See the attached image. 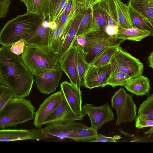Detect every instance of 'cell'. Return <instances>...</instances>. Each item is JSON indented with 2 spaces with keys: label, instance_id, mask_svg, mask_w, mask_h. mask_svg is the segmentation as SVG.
I'll return each mask as SVG.
<instances>
[{
  "label": "cell",
  "instance_id": "836d02e7",
  "mask_svg": "<svg viewBox=\"0 0 153 153\" xmlns=\"http://www.w3.org/2000/svg\"><path fill=\"white\" fill-rule=\"evenodd\" d=\"M135 119V127L138 129L153 126V120L149 119L143 115L138 114Z\"/></svg>",
  "mask_w": 153,
  "mask_h": 153
},
{
  "label": "cell",
  "instance_id": "cb8c5ba5",
  "mask_svg": "<svg viewBox=\"0 0 153 153\" xmlns=\"http://www.w3.org/2000/svg\"><path fill=\"white\" fill-rule=\"evenodd\" d=\"M118 25L124 28L133 27L130 16L128 6L120 0H114Z\"/></svg>",
  "mask_w": 153,
  "mask_h": 153
},
{
  "label": "cell",
  "instance_id": "d4e9b609",
  "mask_svg": "<svg viewBox=\"0 0 153 153\" xmlns=\"http://www.w3.org/2000/svg\"><path fill=\"white\" fill-rule=\"evenodd\" d=\"M131 20L133 27L140 29L149 31L153 33V25L144 17L128 4Z\"/></svg>",
  "mask_w": 153,
  "mask_h": 153
},
{
  "label": "cell",
  "instance_id": "d6a6232c",
  "mask_svg": "<svg viewBox=\"0 0 153 153\" xmlns=\"http://www.w3.org/2000/svg\"><path fill=\"white\" fill-rule=\"evenodd\" d=\"M12 97L13 94L6 86L0 85V111L7 102Z\"/></svg>",
  "mask_w": 153,
  "mask_h": 153
},
{
  "label": "cell",
  "instance_id": "30bf717a",
  "mask_svg": "<svg viewBox=\"0 0 153 153\" xmlns=\"http://www.w3.org/2000/svg\"><path fill=\"white\" fill-rule=\"evenodd\" d=\"M51 136L43 133L42 128L0 129V142H10L25 140H46Z\"/></svg>",
  "mask_w": 153,
  "mask_h": 153
},
{
  "label": "cell",
  "instance_id": "8fae6325",
  "mask_svg": "<svg viewBox=\"0 0 153 153\" xmlns=\"http://www.w3.org/2000/svg\"><path fill=\"white\" fill-rule=\"evenodd\" d=\"M111 74L110 64L101 67L89 65L83 77V85L90 89L104 87L107 85Z\"/></svg>",
  "mask_w": 153,
  "mask_h": 153
},
{
  "label": "cell",
  "instance_id": "60d3db41",
  "mask_svg": "<svg viewBox=\"0 0 153 153\" xmlns=\"http://www.w3.org/2000/svg\"><path fill=\"white\" fill-rule=\"evenodd\" d=\"M118 30V25L109 26L108 25L105 28L104 31L108 35L114 36Z\"/></svg>",
  "mask_w": 153,
  "mask_h": 153
},
{
  "label": "cell",
  "instance_id": "ba28073f",
  "mask_svg": "<svg viewBox=\"0 0 153 153\" xmlns=\"http://www.w3.org/2000/svg\"><path fill=\"white\" fill-rule=\"evenodd\" d=\"M86 125L76 121L48 124L42 128L44 133L61 139L68 138L76 142H83L85 135Z\"/></svg>",
  "mask_w": 153,
  "mask_h": 153
},
{
  "label": "cell",
  "instance_id": "484cf974",
  "mask_svg": "<svg viewBox=\"0 0 153 153\" xmlns=\"http://www.w3.org/2000/svg\"><path fill=\"white\" fill-rule=\"evenodd\" d=\"M51 0H32L26 5L27 12L42 14L45 19L49 16Z\"/></svg>",
  "mask_w": 153,
  "mask_h": 153
},
{
  "label": "cell",
  "instance_id": "5bb4252c",
  "mask_svg": "<svg viewBox=\"0 0 153 153\" xmlns=\"http://www.w3.org/2000/svg\"><path fill=\"white\" fill-rule=\"evenodd\" d=\"M87 8L84 5H81L71 19L67 33L59 53L60 62L73 44L80 23Z\"/></svg>",
  "mask_w": 153,
  "mask_h": 153
},
{
  "label": "cell",
  "instance_id": "ac0fdd59",
  "mask_svg": "<svg viewBox=\"0 0 153 153\" xmlns=\"http://www.w3.org/2000/svg\"><path fill=\"white\" fill-rule=\"evenodd\" d=\"M92 23L90 31H103L108 25L105 1H100L91 7Z\"/></svg>",
  "mask_w": 153,
  "mask_h": 153
},
{
  "label": "cell",
  "instance_id": "e0dca14e",
  "mask_svg": "<svg viewBox=\"0 0 153 153\" xmlns=\"http://www.w3.org/2000/svg\"><path fill=\"white\" fill-rule=\"evenodd\" d=\"M60 88L72 111L78 115L85 116L82 110V91L80 89L67 81L63 82L60 84Z\"/></svg>",
  "mask_w": 153,
  "mask_h": 153
},
{
  "label": "cell",
  "instance_id": "74e56055",
  "mask_svg": "<svg viewBox=\"0 0 153 153\" xmlns=\"http://www.w3.org/2000/svg\"><path fill=\"white\" fill-rule=\"evenodd\" d=\"M62 0H51L49 13V22L53 21L58 6Z\"/></svg>",
  "mask_w": 153,
  "mask_h": 153
},
{
  "label": "cell",
  "instance_id": "8d00e7d4",
  "mask_svg": "<svg viewBox=\"0 0 153 153\" xmlns=\"http://www.w3.org/2000/svg\"><path fill=\"white\" fill-rule=\"evenodd\" d=\"M11 3L10 0H0V19L6 16Z\"/></svg>",
  "mask_w": 153,
  "mask_h": 153
},
{
  "label": "cell",
  "instance_id": "681fc988",
  "mask_svg": "<svg viewBox=\"0 0 153 153\" xmlns=\"http://www.w3.org/2000/svg\"><path fill=\"white\" fill-rule=\"evenodd\" d=\"M137 0H131L130 1H137Z\"/></svg>",
  "mask_w": 153,
  "mask_h": 153
},
{
  "label": "cell",
  "instance_id": "ab89813d",
  "mask_svg": "<svg viewBox=\"0 0 153 153\" xmlns=\"http://www.w3.org/2000/svg\"><path fill=\"white\" fill-rule=\"evenodd\" d=\"M70 20H68V17L63 12L55 21L57 24V27H62L65 26Z\"/></svg>",
  "mask_w": 153,
  "mask_h": 153
},
{
  "label": "cell",
  "instance_id": "4316f807",
  "mask_svg": "<svg viewBox=\"0 0 153 153\" xmlns=\"http://www.w3.org/2000/svg\"><path fill=\"white\" fill-rule=\"evenodd\" d=\"M119 47H110L105 49L96 56L89 65L101 67L110 64L112 57Z\"/></svg>",
  "mask_w": 153,
  "mask_h": 153
},
{
  "label": "cell",
  "instance_id": "816d5d0a",
  "mask_svg": "<svg viewBox=\"0 0 153 153\" xmlns=\"http://www.w3.org/2000/svg\"><path fill=\"white\" fill-rule=\"evenodd\" d=\"M131 0H128V1H131Z\"/></svg>",
  "mask_w": 153,
  "mask_h": 153
},
{
  "label": "cell",
  "instance_id": "bcb514c9",
  "mask_svg": "<svg viewBox=\"0 0 153 153\" xmlns=\"http://www.w3.org/2000/svg\"><path fill=\"white\" fill-rule=\"evenodd\" d=\"M150 129L144 133L145 134H149V136H151L153 134V126L150 127Z\"/></svg>",
  "mask_w": 153,
  "mask_h": 153
},
{
  "label": "cell",
  "instance_id": "7402d4cb",
  "mask_svg": "<svg viewBox=\"0 0 153 153\" xmlns=\"http://www.w3.org/2000/svg\"><path fill=\"white\" fill-rule=\"evenodd\" d=\"M69 22L62 27L51 29L48 47L57 53H59L67 33Z\"/></svg>",
  "mask_w": 153,
  "mask_h": 153
},
{
  "label": "cell",
  "instance_id": "9a60e30c",
  "mask_svg": "<svg viewBox=\"0 0 153 153\" xmlns=\"http://www.w3.org/2000/svg\"><path fill=\"white\" fill-rule=\"evenodd\" d=\"M85 116L75 113L71 109L63 95L61 103L45 120L44 124L81 121L83 120Z\"/></svg>",
  "mask_w": 153,
  "mask_h": 153
},
{
  "label": "cell",
  "instance_id": "ffe728a7",
  "mask_svg": "<svg viewBox=\"0 0 153 153\" xmlns=\"http://www.w3.org/2000/svg\"><path fill=\"white\" fill-rule=\"evenodd\" d=\"M125 87L128 91L139 96L149 94L151 89L149 79L142 75L131 79Z\"/></svg>",
  "mask_w": 153,
  "mask_h": 153
},
{
  "label": "cell",
  "instance_id": "5b68a950",
  "mask_svg": "<svg viewBox=\"0 0 153 153\" xmlns=\"http://www.w3.org/2000/svg\"><path fill=\"white\" fill-rule=\"evenodd\" d=\"M85 34L87 42L83 48L85 59L89 65L104 50L110 47L120 46L125 41L109 36L103 31H90Z\"/></svg>",
  "mask_w": 153,
  "mask_h": 153
},
{
  "label": "cell",
  "instance_id": "7dc6e473",
  "mask_svg": "<svg viewBox=\"0 0 153 153\" xmlns=\"http://www.w3.org/2000/svg\"><path fill=\"white\" fill-rule=\"evenodd\" d=\"M75 1L81 5H84L85 0H75Z\"/></svg>",
  "mask_w": 153,
  "mask_h": 153
},
{
  "label": "cell",
  "instance_id": "d590c367",
  "mask_svg": "<svg viewBox=\"0 0 153 153\" xmlns=\"http://www.w3.org/2000/svg\"><path fill=\"white\" fill-rule=\"evenodd\" d=\"M120 138V136L116 135L114 137H108L104 136L101 134H99L94 139L90 141V142H114L116 140Z\"/></svg>",
  "mask_w": 153,
  "mask_h": 153
},
{
  "label": "cell",
  "instance_id": "603a6c76",
  "mask_svg": "<svg viewBox=\"0 0 153 153\" xmlns=\"http://www.w3.org/2000/svg\"><path fill=\"white\" fill-rule=\"evenodd\" d=\"M128 4L153 25V0L128 1Z\"/></svg>",
  "mask_w": 153,
  "mask_h": 153
},
{
  "label": "cell",
  "instance_id": "6da1fadb",
  "mask_svg": "<svg viewBox=\"0 0 153 153\" xmlns=\"http://www.w3.org/2000/svg\"><path fill=\"white\" fill-rule=\"evenodd\" d=\"M10 47L0 48V83L10 89L13 97L25 98L30 93L34 75L21 56L12 52Z\"/></svg>",
  "mask_w": 153,
  "mask_h": 153
},
{
  "label": "cell",
  "instance_id": "3957f363",
  "mask_svg": "<svg viewBox=\"0 0 153 153\" xmlns=\"http://www.w3.org/2000/svg\"><path fill=\"white\" fill-rule=\"evenodd\" d=\"M21 56L26 66L35 76L60 67L59 54L49 47L26 45Z\"/></svg>",
  "mask_w": 153,
  "mask_h": 153
},
{
  "label": "cell",
  "instance_id": "4dcf8cb0",
  "mask_svg": "<svg viewBox=\"0 0 153 153\" xmlns=\"http://www.w3.org/2000/svg\"><path fill=\"white\" fill-rule=\"evenodd\" d=\"M138 114L153 120V94L149 95L145 101L140 105L138 110Z\"/></svg>",
  "mask_w": 153,
  "mask_h": 153
},
{
  "label": "cell",
  "instance_id": "8992f818",
  "mask_svg": "<svg viewBox=\"0 0 153 153\" xmlns=\"http://www.w3.org/2000/svg\"><path fill=\"white\" fill-rule=\"evenodd\" d=\"M111 105L117 113L115 124L132 122L137 116V106L131 94L126 93L123 88L116 91L111 99Z\"/></svg>",
  "mask_w": 153,
  "mask_h": 153
},
{
  "label": "cell",
  "instance_id": "2e32d148",
  "mask_svg": "<svg viewBox=\"0 0 153 153\" xmlns=\"http://www.w3.org/2000/svg\"><path fill=\"white\" fill-rule=\"evenodd\" d=\"M76 50L73 43L60 63V67L68 76L71 83L80 89L82 86L77 68Z\"/></svg>",
  "mask_w": 153,
  "mask_h": 153
},
{
  "label": "cell",
  "instance_id": "d6986e66",
  "mask_svg": "<svg viewBox=\"0 0 153 153\" xmlns=\"http://www.w3.org/2000/svg\"><path fill=\"white\" fill-rule=\"evenodd\" d=\"M48 17L44 20L33 35L25 42L26 45L48 47L51 29Z\"/></svg>",
  "mask_w": 153,
  "mask_h": 153
},
{
  "label": "cell",
  "instance_id": "7a4b0ae2",
  "mask_svg": "<svg viewBox=\"0 0 153 153\" xmlns=\"http://www.w3.org/2000/svg\"><path fill=\"white\" fill-rule=\"evenodd\" d=\"M45 19L40 13L27 12L9 20L0 31V44L10 47L19 40L26 41L33 35Z\"/></svg>",
  "mask_w": 153,
  "mask_h": 153
},
{
  "label": "cell",
  "instance_id": "f6af8a7d",
  "mask_svg": "<svg viewBox=\"0 0 153 153\" xmlns=\"http://www.w3.org/2000/svg\"><path fill=\"white\" fill-rule=\"evenodd\" d=\"M57 24L55 21H52L49 22V27L51 30H53L57 27Z\"/></svg>",
  "mask_w": 153,
  "mask_h": 153
},
{
  "label": "cell",
  "instance_id": "1f68e13d",
  "mask_svg": "<svg viewBox=\"0 0 153 153\" xmlns=\"http://www.w3.org/2000/svg\"><path fill=\"white\" fill-rule=\"evenodd\" d=\"M107 5L108 25H118L117 16L114 0H106Z\"/></svg>",
  "mask_w": 153,
  "mask_h": 153
},
{
  "label": "cell",
  "instance_id": "7c38bea8",
  "mask_svg": "<svg viewBox=\"0 0 153 153\" xmlns=\"http://www.w3.org/2000/svg\"><path fill=\"white\" fill-rule=\"evenodd\" d=\"M63 96L60 90L45 99L35 112L33 124L36 128H42L45 120L59 105Z\"/></svg>",
  "mask_w": 153,
  "mask_h": 153
},
{
  "label": "cell",
  "instance_id": "e575fe53",
  "mask_svg": "<svg viewBox=\"0 0 153 153\" xmlns=\"http://www.w3.org/2000/svg\"><path fill=\"white\" fill-rule=\"evenodd\" d=\"M26 45L25 41L21 40L13 44L10 47V49L13 53L19 55L24 52Z\"/></svg>",
  "mask_w": 153,
  "mask_h": 153
},
{
  "label": "cell",
  "instance_id": "4fadbf2b",
  "mask_svg": "<svg viewBox=\"0 0 153 153\" xmlns=\"http://www.w3.org/2000/svg\"><path fill=\"white\" fill-rule=\"evenodd\" d=\"M62 71L59 67L36 76V85L39 91L47 94L53 92L61 78Z\"/></svg>",
  "mask_w": 153,
  "mask_h": 153
},
{
  "label": "cell",
  "instance_id": "f546056e",
  "mask_svg": "<svg viewBox=\"0 0 153 153\" xmlns=\"http://www.w3.org/2000/svg\"><path fill=\"white\" fill-rule=\"evenodd\" d=\"M92 23L91 7L87 9L79 24L76 37L86 34L90 31Z\"/></svg>",
  "mask_w": 153,
  "mask_h": 153
},
{
  "label": "cell",
  "instance_id": "9c48e42d",
  "mask_svg": "<svg viewBox=\"0 0 153 153\" xmlns=\"http://www.w3.org/2000/svg\"><path fill=\"white\" fill-rule=\"evenodd\" d=\"M82 110L84 114L89 116L91 127L97 131L105 124L114 119L112 110L108 103L99 106L86 103L82 108Z\"/></svg>",
  "mask_w": 153,
  "mask_h": 153
},
{
  "label": "cell",
  "instance_id": "7bdbcfd3",
  "mask_svg": "<svg viewBox=\"0 0 153 153\" xmlns=\"http://www.w3.org/2000/svg\"><path fill=\"white\" fill-rule=\"evenodd\" d=\"M100 1V0H85L84 5L86 8H88L91 7Z\"/></svg>",
  "mask_w": 153,
  "mask_h": 153
},
{
  "label": "cell",
  "instance_id": "f907efd6",
  "mask_svg": "<svg viewBox=\"0 0 153 153\" xmlns=\"http://www.w3.org/2000/svg\"><path fill=\"white\" fill-rule=\"evenodd\" d=\"M106 0H100V1H105Z\"/></svg>",
  "mask_w": 153,
  "mask_h": 153
},
{
  "label": "cell",
  "instance_id": "44dd1931",
  "mask_svg": "<svg viewBox=\"0 0 153 153\" xmlns=\"http://www.w3.org/2000/svg\"><path fill=\"white\" fill-rule=\"evenodd\" d=\"M117 25V31L114 36L117 39L140 41L143 39L153 35V33L150 31L141 30L134 27L124 28Z\"/></svg>",
  "mask_w": 153,
  "mask_h": 153
},
{
  "label": "cell",
  "instance_id": "277c9868",
  "mask_svg": "<svg viewBox=\"0 0 153 153\" xmlns=\"http://www.w3.org/2000/svg\"><path fill=\"white\" fill-rule=\"evenodd\" d=\"M35 107L30 100L11 98L0 111V129L13 127L33 119Z\"/></svg>",
  "mask_w": 153,
  "mask_h": 153
},
{
  "label": "cell",
  "instance_id": "83f0119b",
  "mask_svg": "<svg viewBox=\"0 0 153 153\" xmlns=\"http://www.w3.org/2000/svg\"><path fill=\"white\" fill-rule=\"evenodd\" d=\"M76 50V62L78 72L82 86L83 85V79L85 72L89 65L85 58L83 48L74 42Z\"/></svg>",
  "mask_w": 153,
  "mask_h": 153
},
{
  "label": "cell",
  "instance_id": "b9f144b4",
  "mask_svg": "<svg viewBox=\"0 0 153 153\" xmlns=\"http://www.w3.org/2000/svg\"><path fill=\"white\" fill-rule=\"evenodd\" d=\"M74 0H68L63 13L68 18L73 6Z\"/></svg>",
  "mask_w": 153,
  "mask_h": 153
},
{
  "label": "cell",
  "instance_id": "52a82bcc",
  "mask_svg": "<svg viewBox=\"0 0 153 153\" xmlns=\"http://www.w3.org/2000/svg\"><path fill=\"white\" fill-rule=\"evenodd\" d=\"M110 64L111 74L123 72L131 79L143 74V63L120 47L112 57Z\"/></svg>",
  "mask_w": 153,
  "mask_h": 153
},
{
  "label": "cell",
  "instance_id": "f1b7e54d",
  "mask_svg": "<svg viewBox=\"0 0 153 153\" xmlns=\"http://www.w3.org/2000/svg\"><path fill=\"white\" fill-rule=\"evenodd\" d=\"M131 79L125 73L121 72H114L111 74L108 80L107 85L113 88L119 86L125 87Z\"/></svg>",
  "mask_w": 153,
  "mask_h": 153
},
{
  "label": "cell",
  "instance_id": "f35d334b",
  "mask_svg": "<svg viewBox=\"0 0 153 153\" xmlns=\"http://www.w3.org/2000/svg\"><path fill=\"white\" fill-rule=\"evenodd\" d=\"M68 0H62L60 3L53 21H55L64 12L65 7Z\"/></svg>",
  "mask_w": 153,
  "mask_h": 153
},
{
  "label": "cell",
  "instance_id": "c3c4849f",
  "mask_svg": "<svg viewBox=\"0 0 153 153\" xmlns=\"http://www.w3.org/2000/svg\"><path fill=\"white\" fill-rule=\"evenodd\" d=\"M20 1L23 2L25 5L29 3L32 0H20Z\"/></svg>",
  "mask_w": 153,
  "mask_h": 153
},
{
  "label": "cell",
  "instance_id": "ee69618b",
  "mask_svg": "<svg viewBox=\"0 0 153 153\" xmlns=\"http://www.w3.org/2000/svg\"><path fill=\"white\" fill-rule=\"evenodd\" d=\"M148 61L149 66L153 68V52H152L148 58Z\"/></svg>",
  "mask_w": 153,
  "mask_h": 153
}]
</instances>
